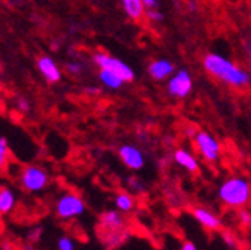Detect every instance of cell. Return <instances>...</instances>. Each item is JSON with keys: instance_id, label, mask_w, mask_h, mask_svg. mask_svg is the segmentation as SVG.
I'll return each instance as SVG.
<instances>
[{"instance_id": "7", "label": "cell", "mask_w": 251, "mask_h": 250, "mask_svg": "<svg viewBox=\"0 0 251 250\" xmlns=\"http://www.w3.org/2000/svg\"><path fill=\"white\" fill-rule=\"evenodd\" d=\"M193 142L198 153L202 156V159L208 164H215L222 156V144L206 131H198Z\"/></svg>"}, {"instance_id": "12", "label": "cell", "mask_w": 251, "mask_h": 250, "mask_svg": "<svg viewBox=\"0 0 251 250\" xmlns=\"http://www.w3.org/2000/svg\"><path fill=\"white\" fill-rule=\"evenodd\" d=\"M38 69L44 80L48 81L50 84H55L61 80V71L50 56H42L38 60Z\"/></svg>"}, {"instance_id": "25", "label": "cell", "mask_w": 251, "mask_h": 250, "mask_svg": "<svg viewBox=\"0 0 251 250\" xmlns=\"http://www.w3.org/2000/svg\"><path fill=\"white\" fill-rule=\"evenodd\" d=\"M223 243H225L226 247H229L230 250H235L236 246H238V241H236L235 235L230 234V232H223Z\"/></svg>"}, {"instance_id": "31", "label": "cell", "mask_w": 251, "mask_h": 250, "mask_svg": "<svg viewBox=\"0 0 251 250\" xmlns=\"http://www.w3.org/2000/svg\"><path fill=\"white\" fill-rule=\"evenodd\" d=\"M188 8H192V11H196V5L192 2V3H188Z\"/></svg>"}, {"instance_id": "24", "label": "cell", "mask_w": 251, "mask_h": 250, "mask_svg": "<svg viewBox=\"0 0 251 250\" xmlns=\"http://www.w3.org/2000/svg\"><path fill=\"white\" fill-rule=\"evenodd\" d=\"M66 72L71 75H79L82 72V65L79 61H69L66 65Z\"/></svg>"}, {"instance_id": "26", "label": "cell", "mask_w": 251, "mask_h": 250, "mask_svg": "<svg viewBox=\"0 0 251 250\" xmlns=\"http://www.w3.org/2000/svg\"><path fill=\"white\" fill-rule=\"evenodd\" d=\"M17 108L21 111V112H28L31 105H30V101L27 98H20L18 102H17Z\"/></svg>"}, {"instance_id": "3", "label": "cell", "mask_w": 251, "mask_h": 250, "mask_svg": "<svg viewBox=\"0 0 251 250\" xmlns=\"http://www.w3.org/2000/svg\"><path fill=\"white\" fill-rule=\"evenodd\" d=\"M217 198L225 207L241 210L251 201V181L241 175L227 177L217 189Z\"/></svg>"}, {"instance_id": "29", "label": "cell", "mask_w": 251, "mask_h": 250, "mask_svg": "<svg viewBox=\"0 0 251 250\" xmlns=\"http://www.w3.org/2000/svg\"><path fill=\"white\" fill-rule=\"evenodd\" d=\"M179 250H198V246H196V244H195L193 241L187 240V241H184V243L181 244Z\"/></svg>"}, {"instance_id": "28", "label": "cell", "mask_w": 251, "mask_h": 250, "mask_svg": "<svg viewBox=\"0 0 251 250\" xmlns=\"http://www.w3.org/2000/svg\"><path fill=\"white\" fill-rule=\"evenodd\" d=\"M145 9H159V0H142Z\"/></svg>"}, {"instance_id": "5", "label": "cell", "mask_w": 251, "mask_h": 250, "mask_svg": "<svg viewBox=\"0 0 251 250\" xmlns=\"http://www.w3.org/2000/svg\"><path fill=\"white\" fill-rule=\"evenodd\" d=\"M20 184L28 194H39L50 184V174L41 165H27L20 172Z\"/></svg>"}, {"instance_id": "18", "label": "cell", "mask_w": 251, "mask_h": 250, "mask_svg": "<svg viewBox=\"0 0 251 250\" xmlns=\"http://www.w3.org/2000/svg\"><path fill=\"white\" fill-rule=\"evenodd\" d=\"M126 186H127V191L132 195H142L147 192V184L136 175H130L126 178Z\"/></svg>"}, {"instance_id": "8", "label": "cell", "mask_w": 251, "mask_h": 250, "mask_svg": "<svg viewBox=\"0 0 251 250\" xmlns=\"http://www.w3.org/2000/svg\"><path fill=\"white\" fill-rule=\"evenodd\" d=\"M193 90V78L185 69H179L175 72L168 81V93L172 98L184 99Z\"/></svg>"}, {"instance_id": "4", "label": "cell", "mask_w": 251, "mask_h": 250, "mask_svg": "<svg viewBox=\"0 0 251 250\" xmlns=\"http://www.w3.org/2000/svg\"><path fill=\"white\" fill-rule=\"evenodd\" d=\"M52 210L57 219L65 222H71L75 221V219H79L81 216L85 214L87 210V204L82 199L81 195L75 194V192H63L60 194L54 204H52Z\"/></svg>"}, {"instance_id": "20", "label": "cell", "mask_w": 251, "mask_h": 250, "mask_svg": "<svg viewBox=\"0 0 251 250\" xmlns=\"http://www.w3.org/2000/svg\"><path fill=\"white\" fill-rule=\"evenodd\" d=\"M76 243L71 235H61L57 240V250H75Z\"/></svg>"}, {"instance_id": "22", "label": "cell", "mask_w": 251, "mask_h": 250, "mask_svg": "<svg viewBox=\"0 0 251 250\" xmlns=\"http://www.w3.org/2000/svg\"><path fill=\"white\" fill-rule=\"evenodd\" d=\"M145 17H147L148 21H151L154 24H159V23H162L165 20L163 14L159 9H147L145 11Z\"/></svg>"}, {"instance_id": "14", "label": "cell", "mask_w": 251, "mask_h": 250, "mask_svg": "<svg viewBox=\"0 0 251 250\" xmlns=\"http://www.w3.org/2000/svg\"><path fill=\"white\" fill-rule=\"evenodd\" d=\"M17 207V194L8 186H0V216L11 214Z\"/></svg>"}, {"instance_id": "16", "label": "cell", "mask_w": 251, "mask_h": 250, "mask_svg": "<svg viewBox=\"0 0 251 250\" xmlns=\"http://www.w3.org/2000/svg\"><path fill=\"white\" fill-rule=\"evenodd\" d=\"M114 205L123 214H127V213H132L135 210L136 201H135V196L129 192H118L114 196Z\"/></svg>"}, {"instance_id": "13", "label": "cell", "mask_w": 251, "mask_h": 250, "mask_svg": "<svg viewBox=\"0 0 251 250\" xmlns=\"http://www.w3.org/2000/svg\"><path fill=\"white\" fill-rule=\"evenodd\" d=\"M174 162L181 167L182 169H185L187 172H198L199 171V161L196 156L188 151L185 148H176L174 151Z\"/></svg>"}, {"instance_id": "27", "label": "cell", "mask_w": 251, "mask_h": 250, "mask_svg": "<svg viewBox=\"0 0 251 250\" xmlns=\"http://www.w3.org/2000/svg\"><path fill=\"white\" fill-rule=\"evenodd\" d=\"M242 47H244L245 58H247L248 65H250V68H251V39H247V41H244Z\"/></svg>"}, {"instance_id": "30", "label": "cell", "mask_w": 251, "mask_h": 250, "mask_svg": "<svg viewBox=\"0 0 251 250\" xmlns=\"http://www.w3.org/2000/svg\"><path fill=\"white\" fill-rule=\"evenodd\" d=\"M24 250H35V244H33V243H28V241H27V243L24 244Z\"/></svg>"}, {"instance_id": "17", "label": "cell", "mask_w": 251, "mask_h": 250, "mask_svg": "<svg viewBox=\"0 0 251 250\" xmlns=\"http://www.w3.org/2000/svg\"><path fill=\"white\" fill-rule=\"evenodd\" d=\"M99 80L109 90H118L126 84V81L120 75H117L111 71H106V69H99Z\"/></svg>"}, {"instance_id": "1", "label": "cell", "mask_w": 251, "mask_h": 250, "mask_svg": "<svg viewBox=\"0 0 251 250\" xmlns=\"http://www.w3.org/2000/svg\"><path fill=\"white\" fill-rule=\"evenodd\" d=\"M203 68L211 77L235 88L247 87L251 83V75L223 54L208 53L203 57Z\"/></svg>"}, {"instance_id": "9", "label": "cell", "mask_w": 251, "mask_h": 250, "mask_svg": "<svg viewBox=\"0 0 251 250\" xmlns=\"http://www.w3.org/2000/svg\"><path fill=\"white\" fill-rule=\"evenodd\" d=\"M118 156H120L121 162L130 171H141V169H144V167L147 164L144 151L133 144L121 145L118 148Z\"/></svg>"}, {"instance_id": "15", "label": "cell", "mask_w": 251, "mask_h": 250, "mask_svg": "<svg viewBox=\"0 0 251 250\" xmlns=\"http://www.w3.org/2000/svg\"><path fill=\"white\" fill-rule=\"evenodd\" d=\"M121 6L130 20L138 21L145 17V5L142 0H121Z\"/></svg>"}, {"instance_id": "23", "label": "cell", "mask_w": 251, "mask_h": 250, "mask_svg": "<svg viewBox=\"0 0 251 250\" xmlns=\"http://www.w3.org/2000/svg\"><path fill=\"white\" fill-rule=\"evenodd\" d=\"M42 237V228L41 226H35V228H31L28 232H27V241L28 243H38Z\"/></svg>"}, {"instance_id": "11", "label": "cell", "mask_w": 251, "mask_h": 250, "mask_svg": "<svg viewBox=\"0 0 251 250\" xmlns=\"http://www.w3.org/2000/svg\"><path fill=\"white\" fill-rule=\"evenodd\" d=\"M175 74V65L168 58H157L148 65V75L155 81H163Z\"/></svg>"}, {"instance_id": "32", "label": "cell", "mask_w": 251, "mask_h": 250, "mask_svg": "<svg viewBox=\"0 0 251 250\" xmlns=\"http://www.w3.org/2000/svg\"><path fill=\"white\" fill-rule=\"evenodd\" d=\"M0 69H2V63H0Z\"/></svg>"}, {"instance_id": "6", "label": "cell", "mask_w": 251, "mask_h": 250, "mask_svg": "<svg viewBox=\"0 0 251 250\" xmlns=\"http://www.w3.org/2000/svg\"><path fill=\"white\" fill-rule=\"evenodd\" d=\"M93 61L99 66V69L111 71L120 75L126 83H130L135 80V71L132 69V66H129L126 61H123L121 58L115 56H111L108 53H94Z\"/></svg>"}, {"instance_id": "2", "label": "cell", "mask_w": 251, "mask_h": 250, "mask_svg": "<svg viewBox=\"0 0 251 250\" xmlns=\"http://www.w3.org/2000/svg\"><path fill=\"white\" fill-rule=\"evenodd\" d=\"M98 232H99V238L102 244L109 250L120 247L129 238L127 222H126L123 213L118 211L117 208L105 210L99 216Z\"/></svg>"}, {"instance_id": "21", "label": "cell", "mask_w": 251, "mask_h": 250, "mask_svg": "<svg viewBox=\"0 0 251 250\" xmlns=\"http://www.w3.org/2000/svg\"><path fill=\"white\" fill-rule=\"evenodd\" d=\"M238 223L242 228H250L251 226V211L247 208L238 210Z\"/></svg>"}, {"instance_id": "19", "label": "cell", "mask_w": 251, "mask_h": 250, "mask_svg": "<svg viewBox=\"0 0 251 250\" xmlns=\"http://www.w3.org/2000/svg\"><path fill=\"white\" fill-rule=\"evenodd\" d=\"M9 156H11V150H9L8 139L5 137H0V169H5L8 167Z\"/></svg>"}, {"instance_id": "10", "label": "cell", "mask_w": 251, "mask_h": 250, "mask_svg": "<svg viewBox=\"0 0 251 250\" xmlns=\"http://www.w3.org/2000/svg\"><path fill=\"white\" fill-rule=\"evenodd\" d=\"M192 216L201 226H203L208 231H218L222 228V219H220V216L206 207H195L192 210Z\"/></svg>"}]
</instances>
